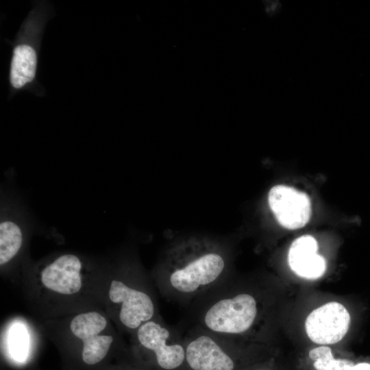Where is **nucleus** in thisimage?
Instances as JSON below:
<instances>
[{
	"instance_id": "1",
	"label": "nucleus",
	"mask_w": 370,
	"mask_h": 370,
	"mask_svg": "<svg viewBox=\"0 0 370 370\" xmlns=\"http://www.w3.org/2000/svg\"><path fill=\"white\" fill-rule=\"evenodd\" d=\"M228 258L224 244L190 236L167 248L156 273L160 293L169 301L189 306L227 279Z\"/></svg>"
},
{
	"instance_id": "2",
	"label": "nucleus",
	"mask_w": 370,
	"mask_h": 370,
	"mask_svg": "<svg viewBox=\"0 0 370 370\" xmlns=\"http://www.w3.org/2000/svg\"><path fill=\"white\" fill-rule=\"evenodd\" d=\"M134 345L151 358L158 370H186L183 334L166 325L158 316L133 332Z\"/></svg>"
},
{
	"instance_id": "3",
	"label": "nucleus",
	"mask_w": 370,
	"mask_h": 370,
	"mask_svg": "<svg viewBox=\"0 0 370 370\" xmlns=\"http://www.w3.org/2000/svg\"><path fill=\"white\" fill-rule=\"evenodd\" d=\"M143 284H146L116 278L111 280L108 287V297L119 322L132 332L159 316L154 296Z\"/></svg>"
},
{
	"instance_id": "4",
	"label": "nucleus",
	"mask_w": 370,
	"mask_h": 370,
	"mask_svg": "<svg viewBox=\"0 0 370 370\" xmlns=\"http://www.w3.org/2000/svg\"><path fill=\"white\" fill-rule=\"evenodd\" d=\"M183 336L186 370H236L231 339L193 325Z\"/></svg>"
},
{
	"instance_id": "5",
	"label": "nucleus",
	"mask_w": 370,
	"mask_h": 370,
	"mask_svg": "<svg viewBox=\"0 0 370 370\" xmlns=\"http://www.w3.org/2000/svg\"><path fill=\"white\" fill-rule=\"evenodd\" d=\"M108 321L101 313L88 311L74 316L69 323L71 334L82 343V358L88 365H94L107 356L114 342L108 332Z\"/></svg>"
},
{
	"instance_id": "6",
	"label": "nucleus",
	"mask_w": 370,
	"mask_h": 370,
	"mask_svg": "<svg viewBox=\"0 0 370 370\" xmlns=\"http://www.w3.org/2000/svg\"><path fill=\"white\" fill-rule=\"evenodd\" d=\"M351 321L347 308L341 303L330 301L312 310L307 317L305 328L314 343L332 345L347 334Z\"/></svg>"
},
{
	"instance_id": "7",
	"label": "nucleus",
	"mask_w": 370,
	"mask_h": 370,
	"mask_svg": "<svg viewBox=\"0 0 370 370\" xmlns=\"http://www.w3.org/2000/svg\"><path fill=\"white\" fill-rule=\"evenodd\" d=\"M84 264L71 254H62L47 264L40 272V282L48 291L60 295H73L82 288Z\"/></svg>"
},
{
	"instance_id": "8",
	"label": "nucleus",
	"mask_w": 370,
	"mask_h": 370,
	"mask_svg": "<svg viewBox=\"0 0 370 370\" xmlns=\"http://www.w3.org/2000/svg\"><path fill=\"white\" fill-rule=\"evenodd\" d=\"M268 203L278 223L287 229L301 228L310 219L311 204L308 196L292 187L273 186L268 193Z\"/></svg>"
},
{
	"instance_id": "9",
	"label": "nucleus",
	"mask_w": 370,
	"mask_h": 370,
	"mask_svg": "<svg viewBox=\"0 0 370 370\" xmlns=\"http://www.w3.org/2000/svg\"><path fill=\"white\" fill-rule=\"evenodd\" d=\"M318 243L310 235L296 238L291 244L288 261L291 269L299 276L314 280L321 278L326 269L324 258L317 253Z\"/></svg>"
},
{
	"instance_id": "10",
	"label": "nucleus",
	"mask_w": 370,
	"mask_h": 370,
	"mask_svg": "<svg viewBox=\"0 0 370 370\" xmlns=\"http://www.w3.org/2000/svg\"><path fill=\"white\" fill-rule=\"evenodd\" d=\"M37 57L29 45L21 44L13 51L10 79L14 88H21L33 81L36 75Z\"/></svg>"
},
{
	"instance_id": "11",
	"label": "nucleus",
	"mask_w": 370,
	"mask_h": 370,
	"mask_svg": "<svg viewBox=\"0 0 370 370\" xmlns=\"http://www.w3.org/2000/svg\"><path fill=\"white\" fill-rule=\"evenodd\" d=\"M23 241L21 227L14 221L5 220L0 223V264L3 266L18 253Z\"/></svg>"
},
{
	"instance_id": "12",
	"label": "nucleus",
	"mask_w": 370,
	"mask_h": 370,
	"mask_svg": "<svg viewBox=\"0 0 370 370\" xmlns=\"http://www.w3.org/2000/svg\"><path fill=\"white\" fill-rule=\"evenodd\" d=\"M308 356L314 361L313 366L317 370H352L353 362L342 358H335L332 349L328 346H320L311 349Z\"/></svg>"
},
{
	"instance_id": "13",
	"label": "nucleus",
	"mask_w": 370,
	"mask_h": 370,
	"mask_svg": "<svg viewBox=\"0 0 370 370\" xmlns=\"http://www.w3.org/2000/svg\"><path fill=\"white\" fill-rule=\"evenodd\" d=\"M352 370H370V364L368 362H360L354 365Z\"/></svg>"
},
{
	"instance_id": "14",
	"label": "nucleus",
	"mask_w": 370,
	"mask_h": 370,
	"mask_svg": "<svg viewBox=\"0 0 370 370\" xmlns=\"http://www.w3.org/2000/svg\"><path fill=\"white\" fill-rule=\"evenodd\" d=\"M256 370H265V369H256Z\"/></svg>"
}]
</instances>
